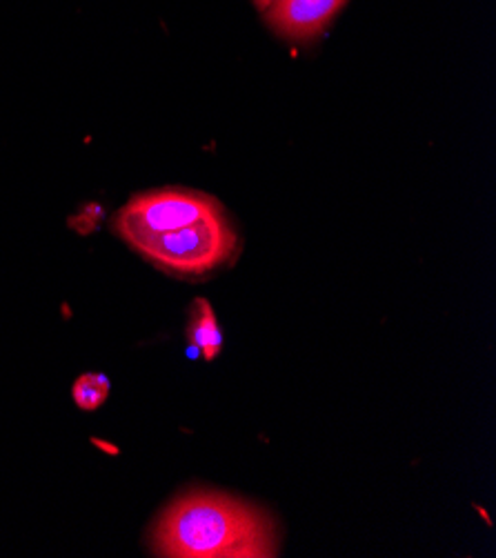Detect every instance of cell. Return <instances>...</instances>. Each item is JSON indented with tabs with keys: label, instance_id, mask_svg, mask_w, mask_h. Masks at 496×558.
<instances>
[{
	"label": "cell",
	"instance_id": "cell-3",
	"mask_svg": "<svg viewBox=\"0 0 496 558\" xmlns=\"http://www.w3.org/2000/svg\"><path fill=\"white\" fill-rule=\"evenodd\" d=\"M223 207L216 198L192 190H154L134 196L114 220L117 232L130 243L134 239L174 232L216 214Z\"/></svg>",
	"mask_w": 496,
	"mask_h": 558
},
{
	"label": "cell",
	"instance_id": "cell-1",
	"mask_svg": "<svg viewBox=\"0 0 496 558\" xmlns=\"http://www.w3.org/2000/svg\"><path fill=\"white\" fill-rule=\"evenodd\" d=\"M277 527L241 498L194 489L179 496L154 525L152 547L168 558L277 556Z\"/></svg>",
	"mask_w": 496,
	"mask_h": 558
},
{
	"label": "cell",
	"instance_id": "cell-6",
	"mask_svg": "<svg viewBox=\"0 0 496 558\" xmlns=\"http://www.w3.org/2000/svg\"><path fill=\"white\" fill-rule=\"evenodd\" d=\"M109 389H112V383H109L105 374L87 372L74 383L72 399L83 412H94L107 401Z\"/></svg>",
	"mask_w": 496,
	"mask_h": 558
},
{
	"label": "cell",
	"instance_id": "cell-4",
	"mask_svg": "<svg viewBox=\"0 0 496 558\" xmlns=\"http://www.w3.org/2000/svg\"><path fill=\"white\" fill-rule=\"evenodd\" d=\"M348 0H274L263 12L267 27L292 43H310L318 38Z\"/></svg>",
	"mask_w": 496,
	"mask_h": 558
},
{
	"label": "cell",
	"instance_id": "cell-7",
	"mask_svg": "<svg viewBox=\"0 0 496 558\" xmlns=\"http://www.w3.org/2000/svg\"><path fill=\"white\" fill-rule=\"evenodd\" d=\"M252 3H254V8H256L258 12H265V10L274 3V0H252Z\"/></svg>",
	"mask_w": 496,
	"mask_h": 558
},
{
	"label": "cell",
	"instance_id": "cell-2",
	"mask_svg": "<svg viewBox=\"0 0 496 558\" xmlns=\"http://www.w3.org/2000/svg\"><path fill=\"white\" fill-rule=\"evenodd\" d=\"M130 245L165 271L179 276H205L232 260L239 236L226 211L220 209L187 228L134 239Z\"/></svg>",
	"mask_w": 496,
	"mask_h": 558
},
{
	"label": "cell",
	"instance_id": "cell-5",
	"mask_svg": "<svg viewBox=\"0 0 496 558\" xmlns=\"http://www.w3.org/2000/svg\"><path fill=\"white\" fill-rule=\"evenodd\" d=\"M187 339L205 356V361H214L220 354V348H223V331H220L218 318L205 299H196L192 303Z\"/></svg>",
	"mask_w": 496,
	"mask_h": 558
}]
</instances>
